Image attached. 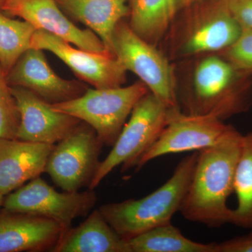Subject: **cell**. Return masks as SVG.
<instances>
[{"label": "cell", "instance_id": "cell-4", "mask_svg": "<svg viewBox=\"0 0 252 252\" xmlns=\"http://www.w3.org/2000/svg\"><path fill=\"white\" fill-rule=\"evenodd\" d=\"M198 152L184 158L165 185L144 198L104 204L99 210L113 229L126 240L171 223L188 190Z\"/></svg>", "mask_w": 252, "mask_h": 252}, {"label": "cell", "instance_id": "cell-28", "mask_svg": "<svg viewBox=\"0 0 252 252\" xmlns=\"http://www.w3.org/2000/svg\"><path fill=\"white\" fill-rule=\"evenodd\" d=\"M6 0H0V12H1V8H2L3 4H4Z\"/></svg>", "mask_w": 252, "mask_h": 252}, {"label": "cell", "instance_id": "cell-14", "mask_svg": "<svg viewBox=\"0 0 252 252\" xmlns=\"http://www.w3.org/2000/svg\"><path fill=\"white\" fill-rule=\"evenodd\" d=\"M10 86L23 88L49 104L80 97L88 88L77 81L59 77L50 67L44 51L31 48L18 60L7 74Z\"/></svg>", "mask_w": 252, "mask_h": 252}, {"label": "cell", "instance_id": "cell-26", "mask_svg": "<svg viewBox=\"0 0 252 252\" xmlns=\"http://www.w3.org/2000/svg\"><path fill=\"white\" fill-rule=\"evenodd\" d=\"M216 252H252V235L235 237L220 243H215Z\"/></svg>", "mask_w": 252, "mask_h": 252}, {"label": "cell", "instance_id": "cell-9", "mask_svg": "<svg viewBox=\"0 0 252 252\" xmlns=\"http://www.w3.org/2000/svg\"><path fill=\"white\" fill-rule=\"evenodd\" d=\"M102 145L94 129L81 122L55 144L45 172L63 191H79L82 187H89L100 163Z\"/></svg>", "mask_w": 252, "mask_h": 252}, {"label": "cell", "instance_id": "cell-23", "mask_svg": "<svg viewBox=\"0 0 252 252\" xmlns=\"http://www.w3.org/2000/svg\"><path fill=\"white\" fill-rule=\"evenodd\" d=\"M19 124L20 114L11 86L0 64V139H16Z\"/></svg>", "mask_w": 252, "mask_h": 252}, {"label": "cell", "instance_id": "cell-16", "mask_svg": "<svg viewBox=\"0 0 252 252\" xmlns=\"http://www.w3.org/2000/svg\"><path fill=\"white\" fill-rule=\"evenodd\" d=\"M54 146L0 139V192L8 195L45 172Z\"/></svg>", "mask_w": 252, "mask_h": 252}, {"label": "cell", "instance_id": "cell-13", "mask_svg": "<svg viewBox=\"0 0 252 252\" xmlns=\"http://www.w3.org/2000/svg\"><path fill=\"white\" fill-rule=\"evenodd\" d=\"M20 114V124L16 139L56 144L71 133L81 122L77 118L58 112L51 104L32 92L11 86Z\"/></svg>", "mask_w": 252, "mask_h": 252}, {"label": "cell", "instance_id": "cell-3", "mask_svg": "<svg viewBox=\"0 0 252 252\" xmlns=\"http://www.w3.org/2000/svg\"><path fill=\"white\" fill-rule=\"evenodd\" d=\"M242 31L226 0H196L175 18L158 46L170 61H187L220 54Z\"/></svg>", "mask_w": 252, "mask_h": 252}, {"label": "cell", "instance_id": "cell-30", "mask_svg": "<svg viewBox=\"0 0 252 252\" xmlns=\"http://www.w3.org/2000/svg\"><path fill=\"white\" fill-rule=\"evenodd\" d=\"M198 1H200V0H198Z\"/></svg>", "mask_w": 252, "mask_h": 252}, {"label": "cell", "instance_id": "cell-18", "mask_svg": "<svg viewBox=\"0 0 252 252\" xmlns=\"http://www.w3.org/2000/svg\"><path fill=\"white\" fill-rule=\"evenodd\" d=\"M52 252H130L127 240L113 229L99 209L81 224L68 229Z\"/></svg>", "mask_w": 252, "mask_h": 252}, {"label": "cell", "instance_id": "cell-27", "mask_svg": "<svg viewBox=\"0 0 252 252\" xmlns=\"http://www.w3.org/2000/svg\"><path fill=\"white\" fill-rule=\"evenodd\" d=\"M4 195L0 192V208L3 206V204H4Z\"/></svg>", "mask_w": 252, "mask_h": 252}, {"label": "cell", "instance_id": "cell-1", "mask_svg": "<svg viewBox=\"0 0 252 252\" xmlns=\"http://www.w3.org/2000/svg\"><path fill=\"white\" fill-rule=\"evenodd\" d=\"M185 61L189 64L187 75L177 81L182 112L224 121L251 108L252 74L235 69L219 54Z\"/></svg>", "mask_w": 252, "mask_h": 252}, {"label": "cell", "instance_id": "cell-25", "mask_svg": "<svg viewBox=\"0 0 252 252\" xmlns=\"http://www.w3.org/2000/svg\"><path fill=\"white\" fill-rule=\"evenodd\" d=\"M230 11L242 30H252V0H226Z\"/></svg>", "mask_w": 252, "mask_h": 252}, {"label": "cell", "instance_id": "cell-15", "mask_svg": "<svg viewBox=\"0 0 252 252\" xmlns=\"http://www.w3.org/2000/svg\"><path fill=\"white\" fill-rule=\"evenodd\" d=\"M64 233L59 223L45 217L0 214V252H52Z\"/></svg>", "mask_w": 252, "mask_h": 252}, {"label": "cell", "instance_id": "cell-20", "mask_svg": "<svg viewBox=\"0 0 252 252\" xmlns=\"http://www.w3.org/2000/svg\"><path fill=\"white\" fill-rule=\"evenodd\" d=\"M130 252H216L215 243H196L184 236L171 223L127 240Z\"/></svg>", "mask_w": 252, "mask_h": 252}, {"label": "cell", "instance_id": "cell-29", "mask_svg": "<svg viewBox=\"0 0 252 252\" xmlns=\"http://www.w3.org/2000/svg\"><path fill=\"white\" fill-rule=\"evenodd\" d=\"M250 234L252 235V230H251V232H250Z\"/></svg>", "mask_w": 252, "mask_h": 252}, {"label": "cell", "instance_id": "cell-7", "mask_svg": "<svg viewBox=\"0 0 252 252\" xmlns=\"http://www.w3.org/2000/svg\"><path fill=\"white\" fill-rule=\"evenodd\" d=\"M112 53L127 72L140 78L149 92L169 107H180L173 64L158 46L136 34L124 20L113 33Z\"/></svg>", "mask_w": 252, "mask_h": 252}, {"label": "cell", "instance_id": "cell-11", "mask_svg": "<svg viewBox=\"0 0 252 252\" xmlns=\"http://www.w3.org/2000/svg\"><path fill=\"white\" fill-rule=\"evenodd\" d=\"M31 48L52 53L81 81L94 89L120 87L126 83L127 70L114 55L73 47L67 41L44 31L34 32Z\"/></svg>", "mask_w": 252, "mask_h": 252}, {"label": "cell", "instance_id": "cell-17", "mask_svg": "<svg viewBox=\"0 0 252 252\" xmlns=\"http://www.w3.org/2000/svg\"><path fill=\"white\" fill-rule=\"evenodd\" d=\"M56 1L68 17L87 26L103 42L107 51L113 54V33L118 23L128 17V0Z\"/></svg>", "mask_w": 252, "mask_h": 252}, {"label": "cell", "instance_id": "cell-12", "mask_svg": "<svg viewBox=\"0 0 252 252\" xmlns=\"http://www.w3.org/2000/svg\"><path fill=\"white\" fill-rule=\"evenodd\" d=\"M1 13L10 17L21 18L36 31L47 32L79 49L112 54L94 32L75 26L56 0H6Z\"/></svg>", "mask_w": 252, "mask_h": 252}, {"label": "cell", "instance_id": "cell-21", "mask_svg": "<svg viewBox=\"0 0 252 252\" xmlns=\"http://www.w3.org/2000/svg\"><path fill=\"white\" fill-rule=\"evenodd\" d=\"M233 193L238 204L232 209L230 223L252 230V131L243 135Z\"/></svg>", "mask_w": 252, "mask_h": 252}, {"label": "cell", "instance_id": "cell-6", "mask_svg": "<svg viewBox=\"0 0 252 252\" xmlns=\"http://www.w3.org/2000/svg\"><path fill=\"white\" fill-rule=\"evenodd\" d=\"M171 109L151 92L143 96L132 109L108 156L100 161L89 189L94 190L118 166L122 165V172L135 167L167 125Z\"/></svg>", "mask_w": 252, "mask_h": 252}, {"label": "cell", "instance_id": "cell-24", "mask_svg": "<svg viewBox=\"0 0 252 252\" xmlns=\"http://www.w3.org/2000/svg\"><path fill=\"white\" fill-rule=\"evenodd\" d=\"M219 54L235 69L252 74V30H243L235 42Z\"/></svg>", "mask_w": 252, "mask_h": 252}, {"label": "cell", "instance_id": "cell-5", "mask_svg": "<svg viewBox=\"0 0 252 252\" xmlns=\"http://www.w3.org/2000/svg\"><path fill=\"white\" fill-rule=\"evenodd\" d=\"M149 92L147 86L138 81L126 87L88 89L80 97L51 106L86 123L103 145L112 147L135 104Z\"/></svg>", "mask_w": 252, "mask_h": 252}, {"label": "cell", "instance_id": "cell-22", "mask_svg": "<svg viewBox=\"0 0 252 252\" xmlns=\"http://www.w3.org/2000/svg\"><path fill=\"white\" fill-rule=\"evenodd\" d=\"M36 30L29 23L0 12V64L6 74L31 48Z\"/></svg>", "mask_w": 252, "mask_h": 252}, {"label": "cell", "instance_id": "cell-19", "mask_svg": "<svg viewBox=\"0 0 252 252\" xmlns=\"http://www.w3.org/2000/svg\"><path fill=\"white\" fill-rule=\"evenodd\" d=\"M196 0H128V25L136 34L158 46L175 18Z\"/></svg>", "mask_w": 252, "mask_h": 252}, {"label": "cell", "instance_id": "cell-10", "mask_svg": "<svg viewBox=\"0 0 252 252\" xmlns=\"http://www.w3.org/2000/svg\"><path fill=\"white\" fill-rule=\"evenodd\" d=\"M230 125L210 116L189 115L180 107L170 109L168 122L153 145L139 159L136 171L162 156L202 150L222 140Z\"/></svg>", "mask_w": 252, "mask_h": 252}, {"label": "cell", "instance_id": "cell-8", "mask_svg": "<svg viewBox=\"0 0 252 252\" xmlns=\"http://www.w3.org/2000/svg\"><path fill=\"white\" fill-rule=\"evenodd\" d=\"M97 200L94 190L61 193L38 177L6 195L3 207L6 211L49 219L66 232L73 220L89 215Z\"/></svg>", "mask_w": 252, "mask_h": 252}, {"label": "cell", "instance_id": "cell-2", "mask_svg": "<svg viewBox=\"0 0 252 252\" xmlns=\"http://www.w3.org/2000/svg\"><path fill=\"white\" fill-rule=\"evenodd\" d=\"M243 134L230 125L220 142L198 152L191 181L180 212L189 221L210 228L230 223L227 200L234 190Z\"/></svg>", "mask_w": 252, "mask_h": 252}]
</instances>
